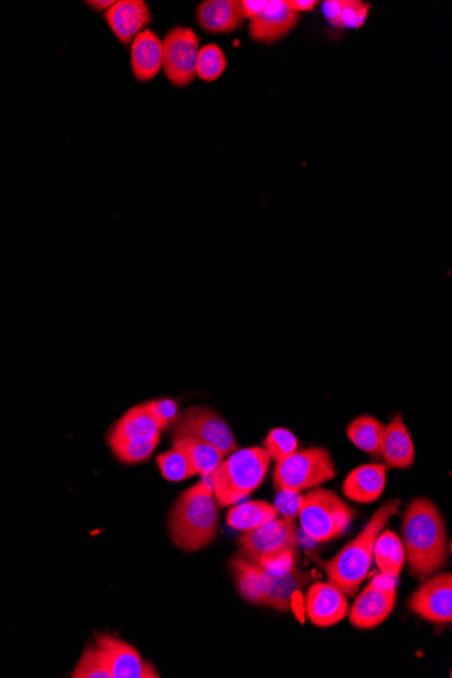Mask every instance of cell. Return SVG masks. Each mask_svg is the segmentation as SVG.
Segmentation results:
<instances>
[{"instance_id":"e575fe53","label":"cell","mask_w":452,"mask_h":678,"mask_svg":"<svg viewBox=\"0 0 452 678\" xmlns=\"http://www.w3.org/2000/svg\"><path fill=\"white\" fill-rule=\"evenodd\" d=\"M344 4V0H327L323 3V11L327 17V20L331 22V24L337 23L338 18L340 16V11H342Z\"/></svg>"},{"instance_id":"8fae6325","label":"cell","mask_w":452,"mask_h":678,"mask_svg":"<svg viewBox=\"0 0 452 678\" xmlns=\"http://www.w3.org/2000/svg\"><path fill=\"white\" fill-rule=\"evenodd\" d=\"M398 601L395 578L378 576L361 594L349 611L351 625L361 630H373L392 615Z\"/></svg>"},{"instance_id":"7402d4cb","label":"cell","mask_w":452,"mask_h":678,"mask_svg":"<svg viewBox=\"0 0 452 678\" xmlns=\"http://www.w3.org/2000/svg\"><path fill=\"white\" fill-rule=\"evenodd\" d=\"M275 519H278L275 505L263 500L237 504L227 514L228 526L243 533Z\"/></svg>"},{"instance_id":"8d00e7d4","label":"cell","mask_w":452,"mask_h":678,"mask_svg":"<svg viewBox=\"0 0 452 678\" xmlns=\"http://www.w3.org/2000/svg\"><path fill=\"white\" fill-rule=\"evenodd\" d=\"M114 3V0H87L84 4L87 8L104 14Z\"/></svg>"},{"instance_id":"7a4b0ae2","label":"cell","mask_w":452,"mask_h":678,"mask_svg":"<svg viewBox=\"0 0 452 678\" xmlns=\"http://www.w3.org/2000/svg\"><path fill=\"white\" fill-rule=\"evenodd\" d=\"M219 524L212 484L209 477L202 478L173 503L169 516L170 538L181 550L200 551L213 544Z\"/></svg>"},{"instance_id":"9a60e30c","label":"cell","mask_w":452,"mask_h":678,"mask_svg":"<svg viewBox=\"0 0 452 678\" xmlns=\"http://www.w3.org/2000/svg\"><path fill=\"white\" fill-rule=\"evenodd\" d=\"M300 14L289 8L287 0H269L262 14L250 20L248 33L253 41L271 45L288 37L300 22Z\"/></svg>"},{"instance_id":"44dd1931","label":"cell","mask_w":452,"mask_h":678,"mask_svg":"<svg viewBox=\"0 0 452 678\" xmlns=\"http://www.w3.org/2000/svg\"><path fill=\"white\" fill-rule=\"evenodd\" d=\"M162 429L159 428L157 421L152 416L147 404L135 405L129 409L121 421L117 423L113 433L110 434L109 442L117 441H139L150 442L160 441Z\"/></svg>"},{"instance_id":"6da1fadb","label":"cell","mask_w":452,"mask_h":678,"mask_svg":"<svg viewBox=\"0 0 452 678\" xmlns=\"http://www.w3.org/2000/svg\"><path fill=\"white\" fill-rule=\"evenodd\" d=\"M401 538L410 573L418 581H425L448 564V526L442 512L429 498L418 497L408 504Z\"/></svg>"},{"instance_id":"5bb4252c","label":"cell","mask_w":452,"mask_h":678,"mask_svg":"<svg viewBox=\"0 0 452 678\" xmlns=\"http://www.w3.org/2000/svg\"><path fill=\"white\" fill-rule=\"evenodd\" d=\"M346 596L331 583H314L305 595V613L315 627L338 625L349 615Z\"/></svg>"},{"instance_id":"3957f363","label":"cell","mask_w":452,"mask_h":678,"mask_svg":"<svg viewBox=\"0 0 452 678\" xmlns=\"http://www.w3.org/2000/svg\"><path fill=\"white\" fill-rule=\"evenodd\" d=\"M229 566L237 579L243 599L255 606H268L280 613H290L293 599L312 581L309 571L290 569L275 570L253 564L243 553L237 554Z\"/></svg>"},{"instance_id":"7c38bea8","label":"cell","mask_w":452,"mask_h":678,"mask_svg":"<svg viewBox=\"0 0 452 678\" xmlns=\"http://www.w3.org/2000/svg\"><path fill=\"white\" fill-rule=\"evenodd\" d=\"M96 649L111 678H159V671L145 662L132 645L113 637L97 635Z\"/></svg>"},{"instance_id":"5b68a950","label":"cell","mask_w":452,"mask_h":678,"mask_svg":"<svg viewBox=\"0 0 452 678\" xmlns=\"http://www.w3.org/2000/svg\"><path fill=\"white\" fill-rule=\"evenodd\" d=\"M271 459L263 447L239 448L210 476L217 505L232 507L250 497L268 477Z\"/></svg>"},{"instance_id":"ffe728a7","label":"cell","mask_w":452,"mask_h":678,"mask_svg":"<svg viewBox=\"0 0 452 678\" xmlns=\"http://www.w3.org/2000/svg\"><path fill=\"white\" fill-rule=\"evenodd\" d=\"M381 456L385 459L386 467L406 470L416 459V449L410 431L402 422L401 417H395L393 422L385 425L381 445Z\"/></svg>"},{"instance_id":"836d02e7","label":"cell","mask_w":452,"mask_h":678,"mask_svg":"<svg viewBox=\"0 0 452 678\" xmlns=\"http://www.w3.org/2000/svg\"><path fill=\"white\" fill-rule=\"evenodd\" d=\"M269 0H240L241 9H243L245 20H252V18L262 14L265 8H268Z\"/></svg>"},{"instance_id":"ba28073f","label":"cell","mask_w":452,"mask_h":678,"mask_svg":"<svg viewBox=\"0 0 452 678\" xmlns=\"http://www.w3.org/2000/svg\"><path fill=\"white\" fill-rule=\"evenodd\" d=\"M337 474L331 453L324 447H312L277 462L272 479L277 490L301 493L330 483Z\"/></svg>"},{"instance_id":"603a6c76","label":"cell","mask_w":452,"mask_h":678,"mask_svg":"<svg viewBox=\"0 0 452 678\" xmlns=\"http://www.w3.org/2000/svg\"><path fill=\"white\" fill-rule=\"evenodd\" d=\"M373 558L382 575L398 579L405 564V548L402 540L395 533L382 529L375 539Z\"/></svg>"},{"instance_id":"277c9868","label":"cell","mask_w":452,"mask_h":678,"mask_svg":"<svg viewBox=\"0 0 452 678\" xmlns=\"http://www.w3.org/2000/svg\"><path fill=\"white\" fill-rule=\"evenodd\" d=\"M399 510V500H388L375 510L363 532L324 565L328 583L342 590L346 597L356 596L373 563L376 536Z\"/></svg>"},{"instance_id":"d590c367","label":"cell","mask_w":452,"mask_h":678,"mask_svg":"<svg viewBox=\"0 0 452 678\" xmlns=\"http://www.w3.org/2000/svg\"><path fill=\"white\" fill-rule=\"evenodd\" d=\"M287 4L291 10L301 14V12L313 11L319 2H315V0H287Z\"/></svg>"},{"instance_id":"f1b7e54d","label":"cell","mask_w":452,"mask_h":678,"mask_svg":"<svg viewBox=\"0 0 452 678\" xmlns=\"http://www.w3.org/2000/svg\"><path fill=\"white\" fill-rule=\"evenodd\" d=\"M263 448L271 461L281 462L299 452V441L289 429L275 428L270 431L268 437H265Z\"/></svg>"},{"instance_id":"2e32d148","label":"cell","mask_w":452,"mask_h":678,"mask_svg":"<svg viewBox=\"0 0 452 678\" xmlns=\"http://www.w3.org/2000/svg\"><path fill=\"white\" fill-rule=\"evenodd\" d=\"M103 18L117 41L128 47L150 27L152 12L144 0H119L104 12Z\"/></svg>"},{"instance_id":"8992f818","label":"cell","mask_w":452,"mask_h":678,"mask_svg":"<svg viewBox=\"0 0 452 678\" xmlns=\"http://www.w3.org/2000/svg\"><path fill=\"white\" fill-rule=\"evenodd\" d=\"M241 553L253 564L268 569L295 567L300 556L299 534L294 520L288 517L272 520L239 536Z\"/></svg>"},{"instance_id":"e0dca14e","label":"cell","mask_w":452,"mask_h":678,"mask_svg":"<svg viewBox=\"0 0 452 678\" xmlns=\"http://www.w3.org/2000/svg\"><path fill=\"white\" fill-rule=\"evenodd\" d=\"M195 20L210 34L238 32L247 21L240 0H205L198 6Z\"/></svg>"},{"instance_id":"1f68e13d","label":"cell","mask_w":452,"mask_h":678,"mask_svg":"<svg viewBox=\"0 0 452 678\" xmlns=\"http://www.w3.org/2000/svg\"><path fill=\"white\" fill-rule=\"evenodd\" d=\"M145 404L148 409L151 411L154 421H157L159 428L162 429V433L172 427L179 416L178 404L173 399L160 398L148 401Z\"/></svg>"},{"instance_id":"484cf974","label":"cell","mask_w":452,"mask_h":678,"mask_svg":"<svg viewBox=\"0 0 452 678\" xmlns=\"http://www.w3.org/2000/svg\"><path fill=\"white\" fill-rule=\"evenodd\" d=\"M228 60L224 51L217 44L201 47L197 60V77L202 82L213 83L224 75Z\"/></svg>"},{"instance_id":"4fadbf2b","label":"cell","mask_w":452,"mask_h":678,"mask_svg":"<svg viewBox=\"0 0 452 678\" xmlns=\"http://www.w3.org/2000/svg\"><path fill=\"white\" fill-rule=\"evenodd\" d=\"M452 575L450 571L426 578L408 600L411 611L431 623L452 620Z\"/></svg>"},{"instance_id":"f546056e","label":"cell","mask_w":452,"mask_h":678,"mask_svg":"<svg viewBox=\"0 0 452 678\" xmlns=\"http://www.w3.org/2000/svg\"><path fill=\"white\" fill-rule=\"evenodd\" d=\"M73 678H111L109 670L99 657L96 646L87 647L80 657L77 668L73 669Z\"/></svg>"},{"instance_id":"ac0fdd59","label":"cell","mask_w":452,"mask_h":678,"mask_svg":"<svg viewBox=\"0 0 452 678\" xmlns=\"http://www.w3.org/2000/svg\"><path fill=\"white\" fill-rule=\"evenodd\" d=\"M130 65L141 83L151 82L163 70V41L152 29L142 30L130 44Z\"/></svg>"},{"instance_id":"d6986e66","label":"cell","mask_w":452,"mask_h":678,"mask_svg":"<svg viewBox=\"0 0 452 678\" xmlns=\"http://www.w3.org/2000/svg\"><path fill=\"white\" fill-rule=\"evenodd\" d=\"M388 467L383 464L363 465L354 468L343 483V493L358 504L380 500L386 486Z\"/></svg>"},{"instance_id":"d6a6232c","label":"cell","mask_w":452,"mask_h":678,"mask_svg":"<svg viewBox=\"0 0 452 678\" xmlns=\"http://www.w3.org/2000/svg\"><path fill=\"white\" fill-rule=\"evenodd\" d=\"M301 496V493L278 490L275 500L278 515H282V517H288V519L294 520L295 516H299Z\"/></svg>"},{"instance_id":"d4e9b609","label":"cell","mask_w":452,"mask_h":678,"mask_svg":"<svg viewBox=\"0 0 452 678\" xmlns=\"http://www.w3.org/2000/svg\"><path fill=\"white\" fill-rule=\"evenodd\" d=\"M346 437L362 452L370 455H381V445L385 425L369 415L358 416L345 429Z\"/></svg>"},{"instance_id":"83f0119b","label":"cell","mask_w":452,"mask_h":678,"mask_svg":"<svg viewBox=\"0 0 452 678\" xmlns=\"http://www.w3.org/2000/svg\"><path fill=\"white\" fill-rule=\"evenodd\" d=\"M111 452L123 464L135 465L151 458L160 441L139 442V441H117L109 442Z\"/></svg>"},{"instance_id":"9c48e42d","label":"cell","mask_w":452,"mask_h":678,"mask_svg":"<svg viewBox=\"0 0 452 678\" xmlns=\"http://www.w3.org/2000/svg\"><path fill=\"white\" fill-rule=\"evenodd\" d=\"M172 442L182 437L208 443V445L220 449L225 456L239 449L237 436L232 433L229 424L219 413L203 406H191V408L179 413L172 425Z\"/></svg>"},{"instance_id":"4dcf8cb0","label":"cell","mask_w":452,"mask_h":678,"mask_svg":"<svg viewBox=\"0 0 452 678\" xmlns=\"http://www.w3.org/2000/svg\"><path fill=\"white\" fill-rule=\"evenodd\" d=\"M371 6L361 0H344L342 11L333 27L340 29H359L366 22Z\"/></svg>"},{"instance_id":"4316f807","label":"cell","mask_w":452,"mask_h":678,"mask_svg":"<svg viewBox=\"0 0 452 678\" xmlns=\"http://www.w3.org/2000/svg\"><path fill=\"white\" fill-rule=\"evenodd\" d=\"M160 474L171 483H182L195 476L193 466H191L188 455L182 449L172 447L170 452L160 454L157 458Z\"/></svg>"},{"instance_id":"30bf717a","label":"cell","mask_w":452,"mask_h":678,"mask_svg":"<svg viewBox=\"0 0 452 678\" xmlns=\"http://www.w3.org/2000/svg\"><path fill=\"white\" fill-rule=\"evenodd\" d=\"M162 41L164 75L175 88H188L197 78L200 37L191 28L175 27Z\"/></svg>"},{"instance_id":"cb8c5ba5","label":"cell","mask_w":452,"mask_h":678,"mask_svg":"<svg viewBox=\"0 0 452 678\" xmlns=\"http://www.w3.org/2000/svg\"><path fill=\"white\" fill-rule=\"evenodd\" d=\"M172 446L188 455L191 466H193L195 476L207 478L212 476L215 468L224 461L225 455L205 442L193 439V437H182V439L173 441Z\"/></svg>"},{"instance_id":"52a82bcc","label":"cell","mask_w":452,"mask_h":678,"mask_svg":"<svg viewBox=\"0 0 452 678\" xmlns=\"http://www.w3.org/2000/svg\"><path fill=\"white\" fill-rule=\"evenodd\" d=\"M300 523L309 538L330 542L340 538L356 517V510L330 489L314 488L301 496Z\"/></svg>"}]
</instances>
